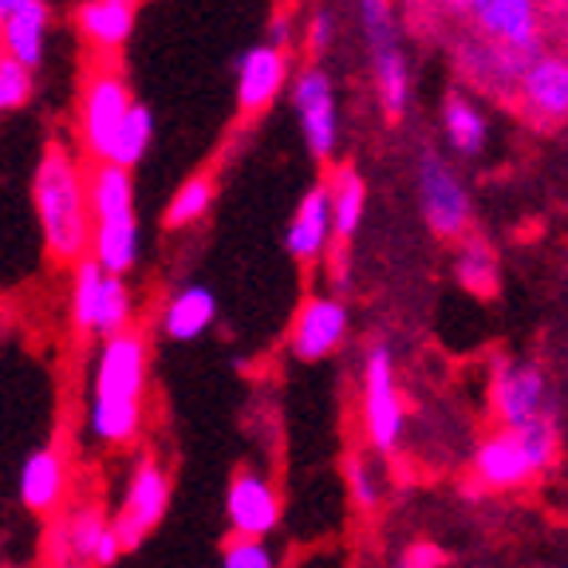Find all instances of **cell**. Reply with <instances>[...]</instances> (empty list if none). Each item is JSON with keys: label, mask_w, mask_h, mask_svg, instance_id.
<instances>
[{"label": "cell", "mask_w": 568, "mask_h": 568, "mask_svg": "<svg viewBox=\"0 0 568 568\" xmlns=\"http://www.w3.org/2000/svg\"><path fill=\"white\" fill-rule=\"evenodd\" d=\"M151 390V344L139 328L99 339L88 359L83 438L103 450H123L142 438Z\"/></svg>", "instance_id": "6da1fadb"}, {"label": "cell", "mask_w": 568, "mask_h": 568, "mask_svg": "<svg viewBox=\"0 0 568 568\" xmlns=\"http://www.w3.org/2000/svg\"><path fill=\"white\" fill-rule=\"evenodd\" d=\"M32 210L44 248L60 265H80L91 257L95 213L88 194V162L68 142H48L32 174Z\"/></svg>", "instance_id": "7a4b0ae2"}, {"label": "cell", "mask_w": 568, "mask_h": 568, "mask_svg": "<svg viewBox=\"0 0 568 568\" xmlns=\"http://www.w3.org/2000/svg\"><path fill=\"white\" fill-rule=\"evenodd\" d=\"M71 328L88 339H111L134 328V293L126 276L106 273L99 261H80L71 273Z\"/></svg>", "instance_id": "3957f363"}, {"label": "cell", "mask_w": 568, "mask_h": 568, "mask_svg": "<svg viewBox=\"0 0 568 568\" xmlns=\"http://www.w3.org/2000/svg\"><path fill=\"white\" fill-rule=\"evenodd\" d=\"M123 552L126 549L119 541L115 521L95 501H75L52 517V529H48V565L52 568H106Z\"/></svg>", "instance_id": "277c9868"}, {"label": "cell", "mask_w": 568, "mask_h": 568, "mask_svg": "<svg viewBox=\"0 0 568 568\" xmlns=\"http://www.w3.org/2000/svg\"><path fill=\"white\" fill-rule=\"evenodd\" d=\"M355 4H359V24L367 36V52H372L379 106L390 123H399L410 103V63L399 44L395 17H390V0H355Z\"/></svg>", "instance_id": "5b68a950"}, {"label": "cell", "mask_w": 568, "mask_h": 568, "mask_svg": "<svg viewBox=\"0 0 568 568\" xmlns=\"http://www.w3.org/2000/svg\"><path fill=\"white\" fill-rule=\"evenodd\" d=\"M131 111H134V99H131V91H126L123 75L111 68L91 71L80 95V115H75V134H80L83 159L111 162L119 131H123Z\"/></svg>", "instance_id": "8992f818"}, {"label": "cell", "mask_w": 568, "mask_h": 568, "mask_svg": "<svg viewBox=\"0 0 568 568\" xmlns=\"http://www.w3.org/2000/svg\"><path fill=\"white\" fill-rule=\"evenodd\" d=\"M415 186H418V210H423L426 230L443 241H462L470 230L474 202L462 174L435 151H423L415 162Z\"/></svg>", "instance_id": "52a82bcc"}, {"label": "cell", "mask_w": 568, "mask_h": 568, "mask_svg": "<svg viewBox=\"0 0 568 568\" xmlns=\"http://www.w3.org/2000/svg\"><path fill=\"white\" fill-rule=\"evenodd\" d=\"M407 426L403 390L395 383V355L387 344L367 347L364 355V430L375 454H395Z\"/></svg>", "instance_id": "ba28073f"}, {"label": "cell", "mask_w": 568, "mask_h": 568, "mask_svg": "<svg viewBox=\"0 0 568 568\" xmlns=\"http://www.w3.org/2000/svg\"><path fill=\"white\" fill-rule=\"evenodd\" d=\"M166 509H170V470L162 466V458L142 454V458H134L131 474H126L123 497H119V509L111 514L123 549H134V545L146 541V532L159 529Z\"/></svg>", "instance_id": "9c48e42d"}, {"label": "cell", "mask_w": 568, "mask_h": 568, "mask_svg": "<svg viewBox=\"0 0 568 568\" xmlns=\"http://www.w3.org/2000/svg\"><path fill=\"white\" fill-rule=\"evenodd\" d=\"M489 403H494L501 430H525V426L552 418L549 379L541 367L525 359H497L494 379H489Z\"/></svg>", "instance_id": "30bf717a"}, {"label": "cell", "mask_w": 568, "mask_h": 568, "mask_svg": "<svg viewBox=\"0 0 568 568\" xmlns=\"http://www.w3.org/2000/svg\"><path fill=\"white\" fill-rule=\"evenodd\" d=\"M293 106L301 119L304 146L316 162H332L339 151V103H336V83L320 63H308L293 75Z\"/></svg>", "instance_id": "8fae6325"}, {"label": "cell", "mask_w": 568, "mask_h": 568, "mask_svg": "<svg viewBox=\"0 0 568 568\" xmlns=\"http://www.w3.org/2000/svg\"><path fill=\"white\" fill-rule=\"evenodd\" d=\"M281 517L284 501L273 478L265 470H257V466H241L230 478V489H225V521H230L233 537L265 541L268 532L281 525Z\"/></svg>", "instance_id": "7c38bea8"}, {"label": "cell", "mask_w": 568, "mask_h": 568, "mask_svg": "<svg viewBox=\"0 0 568 568\" xmlns=\"http://www.w3.org/2000/svg\"><path fill=\"white\" fill-rule=\"evenodd\" d=\"M466 17L481 40L506 52L541 55V9L537 0H470Z\"/></svg>", "instance_id": "4fadbf2b"}, {"label": "cell", "mask_w": 568, "mask_h": 568, "mask_svg": "<svg viewBox=\"0 0 568 568\" xmlns=\"http://www.w3.org/2000/svg\"><path fill=\"white\" fill-rule=\"evenodd\" d=\"M347 304L336 296H308V301L296 308L293 332H288V352L301 359V364H320L328 359L332 352H339V344L347 339Z\"/></svg>", "instance_id": "5bb4252c"}, {"label": "cell", "mask_w": 568, "mask_h": 568, "mask_svg": "<svg viewBox=\"0 0 568 568\" xmlns=\"http://www.w3.org/2000/svg\"><path fill=\"white\" fill-rule=\"evenodd\" d=\"M293 88L288 80V52L276 44H253L237 55V106L241 115H261Z\"/></svg>", "instance_id": "9a60e30c"}, {"label": "cell", "mask_w": 568, "mask_h": 568, "mask_svg": "<svg viewBox=\"0 0 568 568\" xmlns=\"http://www.w3.org/2000/svg\"><path fill=\"white\" fill-rule=\"evenodd\" d=\"M470 474L486 489H521L541 474V466H537V458L517 430H497L486 443H478Z\"/></svg>", "instance_id": "2e32d148"}, {"label": "cell", "mask_w": 568, "mask_h": 568, "mask_svg": "<svg viewBox=\"0 0 568 568\" xmlns=\"http://www.w3.org/2000/svg\"><path fill=\"white\" fill-rule=\"evenodd\" d=\"M68 489H71V466L63 458V450L40 446V450L28 454L17 478L20 506L28 514H44V517L63 514L68 509Z\"/></svg>", "instance_id": "e0dca14e"}, {"label": "cell", "mask_w": 568, "mask_h": 568, "mask_svg": "<svg viewBox=\"0 0 568 568\" xmlns=\"http://www.w3.org/2000/svg\"><path fill=\"white\" fill-rule=\"evenodd\" d=\"M332 237H336V222H332L328 182H316V186L301 197V205L293 210V222L284 230V248H288V257L301 261V265H316V261L328 253Z\"/></svg>", "instance_id": "ac0fdd59"}, {"label": "cell", "mask_w": 568, "mask_h": 568, "mask_svg": "<svg viewBox=\"0 0 568 568\" xmlns=\"http://www.w3.org/2000/svg\"><path fill=\"white\" fill-rule=\"evenodd\" d=\"M521 95L525 111L541 123H565L568 119V60L557 52H541L525 68L521 75Z\"/></svg>", "instance_id": "d6986e66"}, {"label": "cell", "mask_w": 568, "mask_h": 568, "mask_svg": "<svg viewBox=\"0 0 568 568\" xmlns=\"http://www.w3.org/2000/svg\"><path fill=\"white\" fill-rule=\"evenodd\" d=\"M48 36H52V9H48L44 0H28L24 9L12 12L4 20V28H0V52L24 63L28 71H36L44 63Z\"/></svg>", "instance_id": "ffe728a7"}, {"label": "cell", "mask_w": 568, "mask_h": 568, "mask_svg": "<svg viewBox=\"0 0 568 568\" xmlns=\"http://www.w3.org/2000/svg\"><path fill=\"white\" fill-rule=\"evenodd\" d=\"M213 320H217V296L205 284H182L162 308V332L178 344H190L213 328Z\"/></svg>", "instance_id": "44dd1931"}, {"label": "cell", "mask_w": 568, "mask_h": 568, "mask_svg": "<svg viewBox=\"0 0 568 568\" xmlns=\"http://www.w3.org/2000/svg\"><path fill=\"white\" fill-rule=\"evenodd\" d=\"M75 28L99 52H119L131 40L134 4H123V0H83L80 9H75Z\"/></svg>", "instance_id": "7402d4cb"}, {"label": "cell", "mask_w": 568, "mask_h": 568, "mask_svg": "<svg viewBox=\"0 0 568 568\" xmlns=\"http://www.w3.org/2000/svg\"><path fill=\"white\" fill-rule=\"evenodd\" d=\"M91 261L106 268V273L126 276L139 265V217H106L95 222V241H91Z\"/></svg>", "instance_id": "603a6c76"}, {"label": "cell", "mask_w": 568, "mask_h": 568, "mask_svg": "<svg viewBox=\"0 0 568 568\" xmlns=\"http://www.w3.org/2000/svg\"><path fill=\"white\" fill-rule=\"evenodd\" d=\"M88 194H91V213H95V222L134 213V182H131V170H123V166L88 162Z\"/></svg>", "instance_id": "cb8c5ba5"}, {"label": "cell", "mask_w": 568, "mask_h": 568, "mask_svg": "<svg viewBox=\"0 0 568 568\" xmlns=\"http://www.w3.org/2000/svg\"><path fill=\"white\" fill-rule=\"evenodd\" d=\"M443 134L454 151L474 159V154L486 151L489 119L481 115V106L474 103L470 95H458V91H454V95H446V103H443Z\"/></svg>", "instance_id": "d4e9b609"}, {"label": "cell", "mask_w": 568, "mask_h": 568, "mask_svg": "<svg viewBox=\"0 0 568 568\" xmlns=\"http://www.w3.org/2000/svg\"><path fill=\"white\" fill-rule=\"evenodd\" d=\"M324 182H328V194H332V222H336V237L339 241L355 237V230H359L364 210H367V182L359 178V170L344 166V162H339Z\"/></svg>", "instance_id": "484cf974"}, {"label": "cell", "mask_w": 568, "mask_h": 568, "mask_svg": "<svg viewBox=\"0 0 568 568\" xmlns=\"http://www.w3.org/2000/svg\"><path fill=\"white\" fill-rule=\"evenodd\" d=\"M454 276L466 293L474 296H494L497 281H501V268H497V253L489 248V241L470 237L458 245V257H454Z\"/></svg>", "instance_id": "4316f807"}, {"label": "cell", "mask_w": 568, "mask_h": 568, "mask_svg": "<svg viewBox=\"0 0 568 568\" xmlns=\"http://www.w3.org/2000/svg\"><path fill=\"white\" fill-rule=\"evenodd\" d=\"M210 205H213V182L205 174H194L174 190L162 222H166V230H186V225L202 222L205 213H210Z\"/></svg>", "instance_id": "83f0119b"}, {"label": "cell", "mask_w": 568, "mask_h": 568, "mask_svg": "<svg viewBox=\"0 0 568 568\" xmlns=\"http://www.w3.org/2000/svg\"><path fill=\"white\" fill-rule=\"evenodd\" d=\"M154 139V115L146 111L142 103H134V111L126 115L123 131H119V142H115V154H111V166H123L131 170L134 162L146 154V146H151Z\"/></svg>", "instance_id": "f1b7e54d"}, {"label": "cell", "mask_w": 568, "mask_h": 568, "mask_svg": "<svg viewBox=\"0 0 568 568\" xmlns=\"http://www.w3.org/2000/svg\"><path fill=\"white\" fill-rule=\"evenodd\" d=\"M32 75L24 63H17L12 55L0 52V115H12L20 106H28L32 99Z\"/></svg>", "instance_id": "f546056e"}, {"label": "cell", "mask_w": 568, "mask_h": 568, "mask_svg": "<svg viewBox=\"0 0 568 568\" xmlns=\"http://www.w3.org/2000/svg\"><path fill=\"white\" fill-rule=\"evenodd\" d=\"M347 494H352V501L364 509V514H372V509L379 506V497H383L379 470H375L367 458H359V454H352V458H347Z\"/></svg>", "instance_id": "4dcf8cb0"}, {"label": "cell", "mask_w": 568, "mask_h": 568, "mask_svg": "<svg viewBox=\"0 0 568 568\" xmlns=\"http://www.w3.org/2000/svg\"><path fill=\"white\" fill-rule=\"evenodd\" d=\"M222 568H276V557L265 541L230 537V541L222 545Z\"/></svg>", "instance_id": "1f68e13d"}, {"label": "cell", "mask_w": 568, "mask_h": 568, "mask_svg": "<svg viewBox=\"0 0 568 568\" xmlns=\"http://www.w3.org/2000/svg\"><path fill=\"white\" fill-rule=\"evenodd\" d=\"M332 36H336V17H332L328 9H316L308 17V32H304V40H308V52L324 55L332 48Z\"/></svg>", "instance_id": "d6a6232c"}, {"label": "cell", "mask_w": 568, "mask_h": 568, "mask_svg": "<svg viewBox=\"0 0 568 568\" xmlns=\"http://www.w3.org/2000/svg\"><path fill=\"white\" fill-rule=\"evenodd\" d=\"M438 560H443V557H438L435 549H426V545H418V549H410L407 557H403L395 568H438Z\"/></svg>", "instance_id": "836d02e7"}, {"label": "cell", "mask_w": 568, "mask_h": 568, "mask_svg": "<svg viewBox=\"0 0 568 568\" xmlns=\"http://www.w3.org/2000/svg\"><path fill=\"white\" fill-rule=\"evenodd\" d=\"M268 44H276V48L288 44V17H273V20H268Z\"/></svg>", "instance_id": "e575fe53"}, {"label": "cell", "mask_w": 568, "mask_h": 568, "mask_svg": "<svg viewBox=\"0 0 568 568\" xmlns=\"http://www.w3.org/2000/svg\"><path fill=\"white\" fill-rule=\"evenodd\" d=\"M24 4H28V0H0V28H4V20H9L12 12L24 9Z\"/></svg>", "instance_id": "d590c367"}, {"label": "cell", "mask_w": 568, "mask_h": 568, "mask_svg": "<svg viewBox=\"0 0 568 568\" xmlns=\"http://www.w3.org/2000/svg\"><path fill=\"white\" fill-rule=\"evenodd\" d=\"M438 4H443V9H450V12H466V9H470V0H438Z\"/></svg>", "instance_id": "8d00e7d4"}, {"label": "cell", "mask_w": 568, "mask_h": 568, "mask_svg": "<svg viewBox=\"0 0 568 568\" xmlns=\"http://www.w3.org/2000/svg\"><path fill=\"white\" fill-rule=\"evenodd\" d=\"M123 4H139V0H123Z\"/></svg>", "instance_id": "74e56055"}, {"label": "cell", "mask_w": 568, "mask_h": 568, "mask_svg": "<svg viewBox=\"0 0 568 568\" xmlns=\"http://www.w3.org/2000/svg\"><path fill=\"white\" fill-rule=\"evenodd\" d=\"M0 324H4V312H0Z\"/></svg>", "instance_id": "f35d334b"}]
</instances>
